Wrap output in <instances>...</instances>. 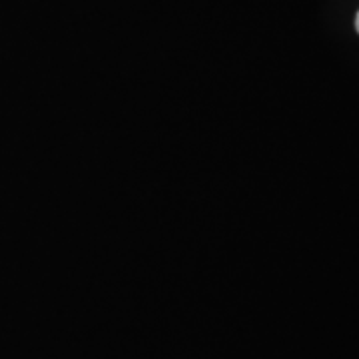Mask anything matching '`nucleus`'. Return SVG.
<instances>
[{
	"label": "nucleus",
	"mask_w": 359,
	"mask_h": 359,
	"mask_svg": "<svg viewBox=\"0 0 359 359\" xmlns=\"http://www.w3.org/2000/svg\"><path fill=\"white\" fill-rule=\"evenodd\" d=\"M355 28H358V32H359V13L358 16H355Z\"/></svg>",
	"instance_id": "1"
}]
</instances>
